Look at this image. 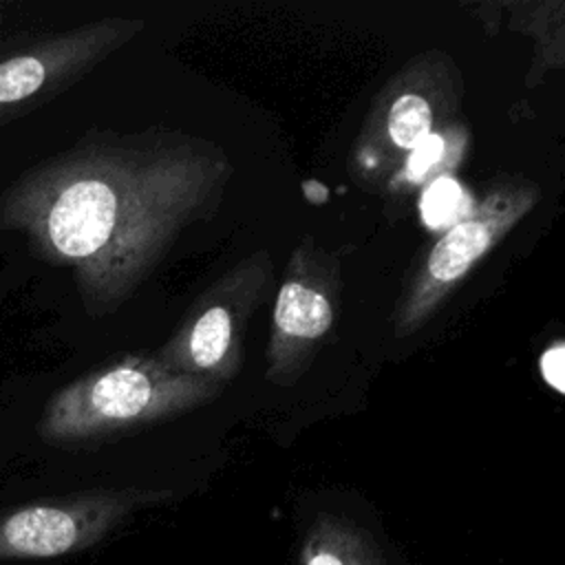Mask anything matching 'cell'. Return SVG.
I'll return each instance as SVG.
<instances>
[{"instance_id":"obj_9","label":"cell","mask_w":565,"mask_h":565,"mask_svg":"<svg viewBox=\"0 0 565 565\" xmlns=\"http://www.w3.org/2000/svg\"><path fill=\"white\" fill-rule=\"evenodd\" d=\"M510 13V29L536 42L534 57L525 75V86H536L547 71L565 66V2H503Z\"/></svg>"},{"instance_id":"obj_7","label":"cell","mask_w":565,"mask_h":565,"mask_svg":"<svg viewBox=\"0 0 565 565\" xmlns=\"http://www.w3.org/2000/svg\"><path fill=\"white\" fill-rule=\"evenodd\" d=\"M159 499H163V492L126 490L77 503L22 508L0 523V558L26 561L71 554L104 534L135 505Z\"/></svg>"},{"instance_id":"obj_4","label":"cell","mask_w":565,"mask_h":565,"mask_svg":"<svg viewBox=\"0 0 565 565\" xmlns=\"http://www.w3.org/2000/svg\"><path fill=\"white\" fill-rule=\"evenodd\" d=\"M271 282L274 263L265 247L243 256L192 300L154 358L172 371L230 384L243 369L247 329Z\"/></svg>"},{"instance_id":"obj_12","label":"cell","mask_w":565,"mask_h":565,"mask_svg":"<svg viewBox=\"0 0 565 565\" xmlns=\"http://www.w3.org/2000/svg\"><path fill=\"white\" fill-rule=\"evenodd\" d=\"M461 201H468V192L452 177L437 179L422 190V199H419L422 218L430 227H437L441 225V212H448L452 223H457L459 218H463L459 214L470 212V210L468 212L461 210Z\"/></svg>"},{"instance_id":"obj_5","label":"cell","mask_w":565,"mask_h":565,"mask_svg":"<svg viewBox=\"0 0 565 565\" xmlns=\"http://www.w3.org/2000/svg\"><path fill=\"white\" fill-rule=\"evenodd\" d=\"M221 391L223 386L168 369L154 355H126L66 395L60 430L88 437L152 426L214 402Z\"/></svg>"},{"instance_id":"obj_1","label":"cell","mask_w":565,"mask_h":565,"mask_svg":"<svg viewBox=\"0 0 565 565\" xmlns=\"http://www.w3.org/2000/svg\"><path fill=\"white\" fill-rule=\"evenodd\" d=\"M234 177L227 152L199 135L157 128L95 148L55 188L44 227L106 309L124 302L181 234L212 218Z\"/></svg>"},{"instance_id":"obj_10","label":"cell","mask_w":565,"mask_h":565,"mask_svg":"<svg viewBox=\"0 0 565 565\" xmlns=\"http://www.w3.org/2000/svg\"><path fill=\"white\" fill-rule=\"evenodd\" d=\"M298 565H384L371 539L347 519L320 516L309 527Z\"/></svg>"},{"instance_id":"obj_6","label":"cell","mask_w":565,"mask_h":565,"mask_svg":"<svg viewBox=\"0 0 565 565\" xmlns=\"http://www.w3.org/2000/svg\"><path fill=\"white\" fill-rule=\"evenodd\" d=\"M342 296L340 258L311 236L296 243L274 296L265 349L267 382L289 388L311 366L338 324Z\"/></svg>"},{"instance_id":"obj_13","label":"cell","mask_w":565,"mask_h":565,"mask_svg":"<svg viewBox=\"0 0 565 565\" xmlns=\"http://www.w3.org/2000/svg\"><path fill=\"white\" fill-rule=\"evenodd\" d=\"M541 375L543 380L556 391V393H563L565 391V382H563V375H565V347H563V340H554L541 355Z\"/></svg>"},{"instance_id":"obj_2","label":"cell","mask_w":565,"mask_h":565,"mask_svg":"<svg viewBox=\"0 0 565 565\" xmlns=\"http://www.w3.org/2000/svg\"><path fill=\"white\" fill-rule=\"evenodd\" d=\"M463 93V73L448 51L426 49L408 57L373 97L349 150V177L386 194L404 159L426 137L461 119Z\"/></svg>"},{"instance_id":"obj_3","label":"cell","mask_w":565,"mask_h":565,"mask_svg":"<svg viewBox=\"0 0 565 565\" xmlns=\"http://www.w3.org/2000/svg\"><path fill=\"white\" fill-rule=\"evenodd\" d=\"M541 188L523 174H499L470 212L428 247L404 280L391 311L395 338L419 331L463 285L472 269L534 210Z\"/></svg>"},{"instance_id":"obj_11","label":"cell","mask_w":565,"mask_h":565,"mask_svg":"<svg viewBox=\"0 0 565 565\" xmlns=\"http://www.w3.org/2000/svg\"><path fill=\"white\" fill-rule=\"evenodd\" d=\"M46 64L22 55L0 64V102H18L33 95L46 79Z\"/></svg>"},{"instance_id":"obj_8","label":"cell","mask_w":565,"mask_h":565,"mask_svg":"<svg viewBox=\"0 0 565 565\" xmlns=\"http://www.w3.org/2000/svg\"><path fill=\"white\" fill-rule=\"evenodd\" d=\"M470 146V128L463 119H457L430 137H426L402 163L399 172L386 188V194H402L424 190L437 179L452 177L461 166Z\"/></svg>"}]
</instances>
